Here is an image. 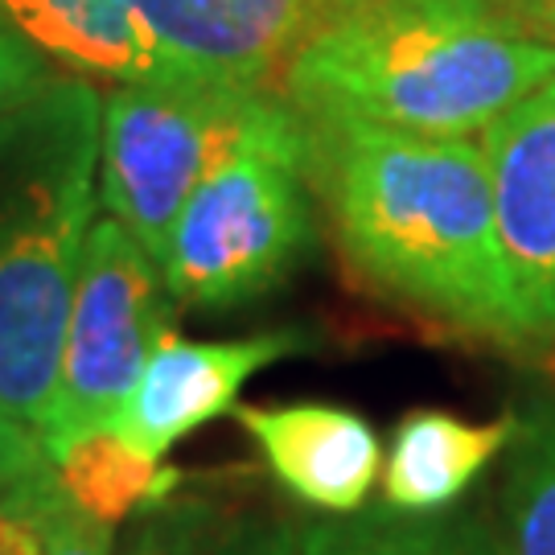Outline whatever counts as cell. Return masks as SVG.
<instances>
[{
	"mask_svg": "<svg viewBox=\"0 0 555 555\" xmlns=\"http://www.w3.org/2000/svg\"><path fill=\"white\" fill-rule=\"evenodd\" d=\"M305 137L309 190L350 272L437 330L518 350L481 144L358 119H305Z\"/></svg>",
	"mask_w": 555,
	"mask_h": 555,
	"instance_id": "obj_1",
	"label": "cell"
},
{
	"mask_svg": "<svg viewBox=\"0 0 555 555\" xmlns=\"http://www.w3.org/2000/svg\"><path fill=\"white\" fill-rule=\"evenodd\" d=\"M555 75L498 0H354L300 50L280 95L305 119L474 137Z\"/></svg>",
	"mask_w": 555,
	"mask_h": 555,
	"instance_id": "obj_2",
	"label": "cell"
},
{
	"mask_svg": "<svg viewBox=\"0 0 555 555\" xmlns=\"http://www.w3.org/2000/svg\"><path fill=\"white\" fill-rule=\"evenodd\" d=\"M103 95L54 79L0 116V408L34 437L59 387L62 334L100 194Z\"/></svg>",
	"mask_w": 555,
	"mask_h": 555,
	"instance_id": "obj_3",
	"label": "cell"
},
{
	"mask_svg": "<svg viewBox=\"0 0 555 555\" xmlns=\"http://www.w3.org/2000/svg\"><path fill=\"white\" fill-rule=\"evenodd\" d=\"M305 119L288 103L185 198L160 276L181 309H238L293 276L313 247Z\"/></svg>",
	"mask_w": 555,
	"mask_h": 555,
	"instance_id": "obj_4",
	"label": "cell"
},
{
	"mask_svg": "<svg viewBox=\"0 0 555 555\" xmlns=\"http://www.w3.org/2000/svg\"><path fill=\"white\" fill-rule=\"evenodd\" d=\"M288 107L276 91H235L185 75L119 82L103 95L100 202L103 215L165 259L185 198L222 160Z\"/></svg>",
	"mask_w": 555,
	"mask_h": 555,
	"instance_id": "obj_5",
	"label": "cell"
},
{
	"mask_svg": "<svg viewBox=\"0 0 555 555\" xmlns=\"http://www.w3.org/2000/svg\"><path fill=\"white\" fill-rule=\"evenodd\" d=\"M169 305L157 259L112 215H100L87 231L79 288L62 334L59 387L38 433L50 461L116 424L140 371L173 330Z\"/></svg>",
	"mask_w": 555,
	"mask_h": 555,
	"instance_id": "obj_6",
	"label": "cell"
},
{
	"mask_svg": "<svg viewBox=\"0 0 555 555\" xmlns=\"http://www.w3.org/2000/svg\"><path fill=\"white\" fill-rule=\"evenodd\" d=\"M518 350L555 354V75L477 132Z\"/></svg>",
	"mask_w": 555,
	"mask_h": 555,
	"instance_id": "obj_7",
	"label": "cell"
},
{
	"mask_svg": "<svg viewBox=\"0 0 555 555\" xmlns=\"http://www.w3.org/2000/svg\"><path fill=\"white\" fill-rule=\"evenodd\" d=\"M354 0H137L157 41L160 75L235 91H276L309 41Z\"/></svg>",
	"mask_w": 555,
	"mask_h": 555,
	"instance_id": "obj_8",
	"label": "cell"
},
{
	"mask_svg": "<svg viewBox=\"0 0 555 555\" xmlns=\"http://www.w3.org/2000/svg\"><path fill=\"white\" fill-rule=\"evenodd\" d=\"M300 350H309L305 330H268L235 341H190L169 330L119 408L112 433L149 461H160L202 424L235 412L247 378Z\"/></svg>",
	"mask_w": 555,
	"mask_h": 555,
	"instance_id": "obj_9",
	"label": "cell"
},
{
	"mask_svg": "<svg viewBox=\"0 0 555 555\" xmlns=\"http://www.w3.org/2000/svg\"><path fill=\"white\" fill-rule=\"evenodd\" d=\"M235 420L256 440L272 477L305 506L325 515H354L375 490L383 449L375 428L350 408L300 399L235 408Z\"/></svg>",
	"mask_w": 555,
	"mask_h": 555,
	"instance_id": "obj_10",
	"label": "cell"
},
{
	"mask_svg": "<svg viewBox=\"0 0 555 555\" xmlns=\"http://www.w3.org/2000/svg\"><path fill=\"white\" fill-rule=\"evenodd\" d=\"M518 420L494 424H469L453 412H412L399 420L387 469H383V494L391 511L403 515H440L456 498L474 486L481 469L506 453Z\"/></svg>",
	"mask_w": 555,
	"mask_h": 555,
	"instance_id": "obj_11",
	"label": "cell"
},
{
	"mask_svg": "<svg viewBox=\"0 0 555 555\" xmlns=\"http://www.w3.org/2000/svg\"><path fill=\"white\" fill-rule=\"evenodd\" d=\"M0 13L46 59L79 75L119 82L160 75L157 41L132 0H0Z\"/></svg>",
	"mask_w": 555,
	"mask_h": 555,
	"instance_id": "obj_12",
	"label": "cell"
},
{
	"mask_svg": "<svg viewBox=\"0 0 555 555\" xmlns=\"http://www.w3.org/2000/svg\"><path fill=\"white\" fill-rule=\"evenodd\" d=\"M54 474H59L62 494L82 515H91L112 531L119 522L149 515L153 506L169 502L181 486V469H165L137 449H128L112 428L75 440L54 461Z\"/></svg>",
	"mask_w": 555,
	"mask_h": 555,
	"instance_id": "obj_13",
	"label": "cell"
},
{
	"mask_svg": "<svg viewBox=\"0 0 555 555\" xmlns=\"http://www.w3.org/2000/svg\"><path fill=\"white\" fill-rule=\"evenodd\" d=\"M506 453L494 555H555V403L518 420Z\"/></svg>",
	"mask_w": 555,
	"mask_h": 555,
	"instance_id": "obj_14",
	"label": "cell"
},
{
	"mask_svg": "<svg viewBox=\"0 0 555 555\" xmlns=\"http://www.w3.org/2000/svg\"><path fill=\"white\" fill-rule=\"evenodd\" d=\"M305 555H494V539H486L474 522L440 515H403V511H371V515H334L325 522L300 527Z\"/></svg>",
	"mask_w": 555,
	"mask_h": 555,
	"instance_id": "obj_15",
	"label": "cell"
},
{
	"mask_svg": "<svg viewBox=\"0 0 555 555\" xmlns=\"http://www.w3.org/2000/svg\"><path fill=\"white\" fill-rule=\"evenodd\" d=\"M0 555H116V531L82 515L46 469L0 494Z\"/></svg>",
	"mask_w": 555,
	"mask_h": 555,
	"instance_id": "obj_16",
	"label": "cell"
},
{
	"mask_svg": "<svg viewBox=\"0 0 555 555\" xmlns=\"http://www.w3.org/2000/svg\"><path fill=\"white\" fill-rule=\"evenodd\" d=\"M219 539V515L202 498H169L140 515L116 555H210Z\"/></svg>",
	"mask_w": 555,
	"mask_h": 555,
	"instance_id": "obj_17",
	"label": "cell"
},
{
	"mask_svg": "<svg viewBox=\"0 0 555 555\" xmlns=\"http://www.w3.org/2000/svg\"><path fill=\"white\" fill-rule=\"evenodd\" d=\"M54 79L59 75L50 70V59L0 13V116L38 100Z\"/></svg>",
	"mask_w": 555,
	"mask_h": 555,
	"instance_id": "obj_18",
	"label": "cell"
},
{
	"mask_svg": "<svg viewBox=\"0 0 555 555\" xmlns=\"http://www.w3.org/2000/svg\"><path fill=\"white\" fill-rule=\"evenodd\" d=\"M210 555H305L300 527L268 515H247L222 527Z\"/></svg>",
	"mask_w": 555,
	"mask_h": 555,
	"instance_id": "obj_19",
	"label": "cell"
},
{
	"mask_svg": "<svg viewBox=\"0 0 555 555\" xmlns=\"http://www.w3.org/2000/svg\"><path fill=\"white\" fill-rule=\"evenodd\" d=\"M46 469H54V461L46 456L34 428H25L17 416H9L0 408V494L29 481V477L46 474Z\"/></svg>",
	"mask_w": 555,
	"mask_h": 555,
	"instance_id": "obj_20",
	"label": "cell"
},
{
	"mask_svg": "<svg viewBox=\"0 0 555 555\" xmlns=\"http://www.w3.org/2000/svg\"><path fill=\"white\" fill-rule=\"evenodd\" d=\"M498 9L515 21L527 38L555 50V0H498Z\"/></svg>",
	"mask_w": 555,
	"mask_h": 555,
	"instance_id": "obj_21",
	"label": "cell"
},
{
	"mask_svg": "<svg viewBox=\"0 0 555 555\" xmlns=\"http://www.w3.org/2000/svg\"><path fill=\"white\" fill-rule=\"evenodd\" d=\"M132 4H137V0H132Z\"/></svg>",
	"mask_w": 555,
	"mask_h": 555,
	"instance_id": "obj_22",
	"label": "cell"
}]
</instances>
